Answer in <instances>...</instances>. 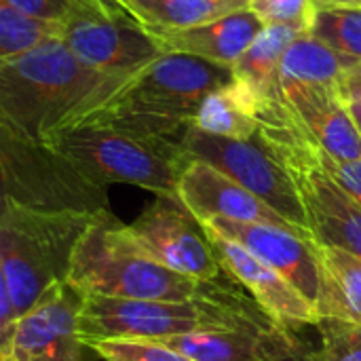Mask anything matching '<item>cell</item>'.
Here are the masks:
<instances>
[{"mask_svg":"<svg viewBox=\"0 0 361 361\" xmlns=\"http://www.w3.org/2000/svg\"><path fill=\"white\" fill-rule=\"evenodd\" d=\"M123 82L87 68L61 38L47 40L0 63V121L47 144L87 121Z\"/></svg>","mask_w":361,"mask_h":361,"instance_id":"1","label":"cell"},{"mask_svg":"<svg viewBox=\"0 0 361 361\" xmlns=\"http://www.w3.org/2000/svg\"><path fill=\"white\" fill-rule=\"evenodd\" d=\"M233 78L228 66L192 55L163 53L127 78L82 123H106L182 144L201 102Z\"/></svg>","mask_w":361,"mask_h":361,"instance_id":"2","label":"cell"},{"mask_svg":"<svg viewBox=\"0 0 361 361\" xmlns=\"http://www.w3.org/2000/svg\"><path fill=\"white\" fill-rule=\"evenodd\" d=\"M66 283L78 294L140 300H224L239 292L224 281H197L137 250L125 224L102 212L78 241Z\"/></svg>","mask_w":361,"mask_h":361,"instance_id":"3","label":"cell"},{"mask_svg":"<svg viewBox=\"0 0 361 361\" xmlns=\"http://www.w3.org/2000/svg\"><path fill=\"white\" fill-rule=\"evenodd\" d=\"M256 140L290 173L307 214L311 239L361 258V205L326 171L319 146L296 123L279 91L258 112Z\"/></svg>","mask_w":361,"mask_h":361,"instance_id":"4","label":"cell"},{"mask_svg":"<svg viewBox=\"0 0 361 361\" xmlns=\"http://www.w3.org/2000/svg\"><path fill=\"white\" fill-rule=\"evenodd\" d=\"M99 214L0 207V267L17 317L55 283L66 281L74 250Z\"/></svg>","mask_w":361,"mask_h":361,"instance_id":"5","label":"cell"},{"mask_svg":"<svg viewBox=\"0 0 361 361\" xmlns=\"http://www.w3.org/2000/svg\"><path fill=\"white\" fill-rule=\"evenodd\" d=\"M262 309L241 294L224 300H140L87 294L80 300L78 334L82 345L116 338L163 341L192 332L269 326Z\"/></svg>","mask_w":361,"mask_h":361,"instance_id":"6","label":"cell"},{"mask_svg":"<svg viewBox=\"0 0 361 361\" xmlns=\"http://www.w3.org/2000/svg\"><path fill=\"white\" fill-rule=\"evenodd\" d=\"M47 146L97 186L133 184L157 197H176L190 159L182 144L106 123H80L55 133Z\"/></svg>","mask_w":361,"mask_h":361,"instance_id":"7","label":"cell"},{"mask_svg":"<svg viewBox=\"0 0 361 361\" xmlns=\"http://www.w3.org/2000/svg\"><path fill=\"white\" fill-rule=\"evenodd\" d=\"M108 188L87 180L47 144L0 121V207L15 203L44 212H108Z\"/></svg>","mask_w":361,"mask_h":361,"instance_id":"8","label":"cell"},{"mask_svg":"<svg viewBox=\"0 0 361 361\" xmlns=\"http://www.w3.org/2000/svg\"><path fill=\"white\" fill-rule=\"evenodd\" d=\"M182 148L188 157L209 163L241 184L275 214H279L298 235L311 239L307 214L290 173L260 144V140L218 137L190 125L182 137Z\"/></svg>","mask_w":361,"mask_h":361,"instance_id":"9","label":"cell"},{"mask_svg":"<svg viewBox=\"0 0 361 361\" xmlns=\"http://www.w3.org/2000/svg\"><path fill=\"white\" fill-rule=\"evenodd\" d=\"M59 38L87 68L116 80L131 78L163 55L148 30L114 0L68 17Z\"/></svg>","mask_w":361,"mask_h":361,"instance_id":"10","label":"cell"},{"mask_svg":"<svg viewBox=\"0 0 361 361\" xmlns=\"http://www.w3.org/2000/svg\"><path fill=\"white\" fill-rule=\"evenodd\" d=\"M127 239L163 267L197 281H222L224 271L199 220L178 197H157L131 224Z\"/></svg>","mask_w":361,"mask_h":361,"instance_id":"11","label":"cell"},{"mask_svg":"<svg viewBox=\"0 0 361 361\" xmlns=\"http://www.w3.org/2000/svg\"><path fill=\"white\" fill-rule=\"evenodd\" d=\"M82 294L66 281L49 288L42 298L13 324L0 347V361H82L78 334Z\"/></svg>","mask_w":361,"mask_h":361,"instance_id":"12","label":"cell"},{"mask_svg":"<svg viewBox=\"0 0 361 361\" xmlns=\"http://www.w3.org/2000/svg\"><path fill=\"white\" fill-rule=\"evenodd\" d=\"M205 231L239 243L260 262L283 275L315 309L322 290V271L317 245L300 237L292 228L275 224L237 222L226 218H209L199 222Z\"/></svg>","mask_w":361,"mask_h":361,"instance_id":"13","label":"cell"},{"mask_svg":"<svg viewBox=\"0 0 361 361\" xmlns=\"http://www.w3.org/2000/svg\"><path fill=\"white\" fill-rule=\"evenodd\" d=\"M205 233L220 260L222 271L228 275V279L237 281L241 288H245L252 294V300L262 309V313L271 322H275L279 328L290 332L309 326L315 328L319 324L322 317L317 309L283 275L260 262L239 243L214 235L209 231Z\"/></svg>","mask_w":361,"mask_h":361,"instance_id":"14","label":"cell"},{"mask_svg":"<svg viewBox=\"0 0 361 361\" xmlns=\"http://www.w3.org/2000/svg\"><path fill=\"white\" fill-rule=\"evenodd\" d=\"M176 197L201 222L209 218H226L237 222L275 224L292 228L279 214H275L256 195L218 171L205 161L188 159L178 178ZM294 231V228H292ZM302 237V235H300Z\"/></svg>","mask_w":361,"mask_h":361,"instance_id":"15","label":"cell"},{"mask_svg":"<svg viewBox=\"0 0 361 361\" xmlns=\"http://www.w3.org/2000/svg\"><path fill=\"white\" fill-rule=\"evenodd\" d=\"M283 104L302 131L332 159L361 161V133L338 89L322 85H277Z\"/></svg>","mask_w":361,"mask_h":361,"instance_id":"16","label":"cell"},{"mask_svg":"<svg viewBox=\"0 0 361 361\" xmlns=\"http://www.w3.org/2000/svg\"><path fill=\"white\" fill-rule=\"evenodd\" d=\"M190 361H277L302 347L294 332L269 326L192 332L161 341Z\"/></svg>","mask_w":361,"mask_h":361,"instance_id":"17","label":"cell"},{"mask_svg":"<svg viewBox=\"0 0 361 361\" xmlns=\"http://www.w3.org/2000/svg\"><path fill=\"white\" fill-rule=\"evenodd\" d=\"M262 27L264 23L252 11L241 8L203 25L148 34L152 36L161 53L192 55L233 68Z\"/></svg>","mask_w":361,"mask_h":361,"instance_id":"18","label":"cell"},{"mask_svg":"<svg viewBox=\"0 0 361 361\" xmlns=\"http://www.w3.org/2000/svg\"><path fill=\"white\" fill-rule=\"evenodd\" d=\"M267 99L239 78H233L201 102L192 127L218 137L254 140L258 135V112Z\"/></svg>","mask_w":361,"mask_h":361,"instance_id":"19","label":"cell"},{"mask_svg":"<svg viewBox=\"0 0 361 361\" xmlns=\"http://www.w3.org/2000/svg\"><path fill=\"white\" fill-rule=\"evenodd\" d=\"M317 258L322 271L319 317L361 324V258L334 245H317Z\"/></svg>","mask_w":361,"mask_h":361,"instance_id":"20","label":"cell"},{"mask_svg":"<svg viewBox=\"0 0 361 361\" xmlns=\"http://www.w3.org/2000/svg\"><path fill=\"white\" fill-rule=\"evenodd\" d=\"M307 32L302 23H273L264 25L258 36L250 42L243 55L235 61L233 74L247 87H252L262 97L275 95L279 66L288 47Z\"/></svg>","mask_w":361,"mask_h":361,"instance_id":"21","label":"cell"},{"mask_svg":"<svg viewBox=\"0 0 361 361\" xmlns=\"http://www.w3.org/2000/svg\"><path fill=\"white\" fill-rule=\"evenodd\" d=\"M148 32L184 30L247 8V0H114Z\"/></svg>","mask_w":361,"mask_h":361,"instance_id":"22","label":"cell"},{"mask_svg":"<svg viewBox=\"0 0 361 361\" xmlns=\"http://www.w3.org/2000/svg\"><path fill=\"white\" fill-rule=\"evenodd\" d=\"M345 72L347 68L338 59V55L332 49H328L324 42L313 38L309 32H305L283 53L277 85L302 82V85H322L341 91Z\"/></svg>","mask_w":361,"mask_h":361,"instance_id":"23","label":"cell"},{"mask_svg":"<svg viewBox=\"0 0 361 361\" xmlns=\"http://www.w3.org/2000/svg\"><path fill=\"white\" fill-rule=\"evenodd\" d=\"M307 32L332 49L347 70L361 61V6H315Z\"/></svg>","mask_w":361,"mask_h":361,"instance_id":"24","label":"cell"},{"mask_svg":"<svg viewBox=\"0 0 361 361\" xmlns=\"http://www.w3.org/2000/svg\"><path fill=\"white\" fill-rule=\"evenodd\" d=\"M61 36V25L23 15L0 0V63Z\"/></svg>","mask_w":361,"mask_h":361,"instance_id":"25","label":"cell"},{"mask_svg":"<svg viewBox=\"0 0 361 361\" xmlns=\"http://www.w3.org/2000/svg\"><path fill=\"white\" fill-rule=\"evenodd\" d=\"M87 349L97 353L104 361H190L169 349L161 341L146 338H116V341H95Z\"/></svg>","mask_w":361,"mask_h":361,"instance_id":"26","label":"cell"},{"mask_svg":"<svg viewBox=\"0 0 361 361\" xmlns=\"http://www.w3.org/2000/svg\"><path fill=\"white\" fill-rule=\"evenodd\" d=\"M315 328L322 336L324 361H361V324L324 317Z\"/></svg>","mask_w":361,"mask_h":361,"instance_id":"27","label":"cell"},{"mask_svg":"<svg viewBox=\"0 0 361 361\" xmlns=\"http://www.w3.org/2000/svg\"><path fill=\"white\" fill-rule=\"evenodd\" d=\"M247 11H252L264 25L302 23L309 30L315 0H247Z\"/></svg>","mask_w":361,"mask_h":361,"instance_id":"28","label":"cell"},{"mask_svg":"<svg viewBox=\"0 0 361 361\" xmlns=\"http://www.w3.org/2000/svg\"><path fill=\"white\" fill-rule=\"evenodd\" d=\"M6 2L27 17L61 25L74 13L89 6L104 4L108 0H6Z\"/></svg>","mask_w":361,"mask_h":361,"instance_id":"29","label":"cell"},{"mask_svg":"<svg viewBox=\"0 0 361 361\" xmlns=\"http://www.w3.org/2000/svg\"><path fill=\"white\" fill-rule=\"evenodd\" d=\"M319 161L326 171L361 205V161H338L319 148Z\"/></svg>","mask_w":361,"mask_h":361,"instance_id":"30","label":"cell"},{"mask_svg":"<svg viewBox=\"0 0 361 361\" xmlns=\"http://www.w3.org/2000/svg\"><path fill=\"white\" fill-rule=\"evenodd\" d=\"M15 319H17V313H15V307H13L11 294H8V286H6V279H4V273L0 267V347L8 338Z\"/></svg>","mask_w":361,"mask_h":361,"instance_id":"31","label":"cell"},{"mask_svg":"<svg viewBox=\"0 0 361 361\" xmlns=\"http://www.w3.org/2000/svg\"><path fill=\"white\" fill-rule=\"evenodd\" d=\"M341 95L345 97L347 104L361 102V61L345 72V78L341 82Z\"/></svg>","mask_w":361,"mask_h":361,"instance_id":"32","label":"cell"},{"mask_svg":"<svg viewBox=\"0 0 361 361\" xmlns=\"http://www.w3.org/2000/svg\"><path fill=\"white\" fill-rule=\"evenodd\" d=\"M277 361H324V357H322V351L319 349H311V347H307L302 343V347L298 351H294L292 355H288V357Z\"/></svg>","mask_w":361,"mask_h":361,"instance_id":"33","label":"cell"},{"mask_svg":"<svg viewBox=\"0 0 361 361\" xmlns=\"http://www.w3.org/2000/svg\"><path fill=\"white\" fill-rule=\"evenodd\" d=\"M315 6H361V0H315Z\"/></svg>","mask_w":361,"mask_h":361,"instance_id":"34","label":"cell"},{"mask_svg":"<svg viewBox=\"0 0 361 361\" xmlns=\"http://www.w3.org/2000/svg\"><path fill=\"white\" fill-rule=\"evenodd\" d=\"M349 110H351V116H353V121H355V125H357L361 133V102H351Z\"/></svg>","mask_w":361,"mask_h":361,"instance_id":"35","label":"cell"}]
</instances>
